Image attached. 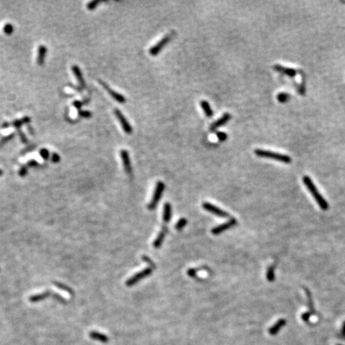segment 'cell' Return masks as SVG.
I'll list each match as a JSON object with an SVG mask.
<instances>
[{
	"label": "cell",
	"instance_id": "obj_1",
	"mask_svg": "<svg viewBox=\"0 0 345 345\" xmlns=\"http://www.w3.org/2000/svg\"><path fill=\"white\" fill-rule=\"evenodd\" d=\"M303 181L305 183V185L306 186V187L308 188V190L310 191V193H312V195L313 196L314 199L315 200V202H317V204L319 205V206L321 207L322 209L326 210L328 208V202H326L324 198L323 197L322 195L318 192L316 187L314 185V183L312 182V181L311 180V178L308 176H305L303 177Z\"/></svg>",
	"mask_w": 345,
	"mask_h": 345
},
{
	"label": "cell",
	"instance_id": "obj_2",
	"mask_svg": "<svg viewBox=\"0 0 345 345\" xmlns=\"http://www.w3.org/2000/svg\"><path fill=\"white\" fill-rule=\"evenodd\" d=\"M254 153H255L256 156L261 157V158H271V159H273L275 161L286 163V164H289V163L292 162V158L288 156V155H284V154H279V153H275L269 150H265V149H255Z\"/></svg>",
	"mask_w": 345,
	"mask_h": 345
},
{
	"label": "cell",
	"instance_id": "obj_3",
	"mask_svg": "<svg viewBox=\"0 0 345 345\" xmlns=\"http://www.w3.org/2000/svg\"><path fill=\"white\" fill-rule=\"evenodd\" d=\"M175 35V31H171L170 34L166 35L165 36L162 38L158 43H156L154 46H153L152 47L149 49V54L152 55V56H155L157 54H159L161 52V50L166 46L167 44L170 42L174 36Z\"/></svg>",
	"mask_w": 345,
	"mask_h": 345
},
{
	"label": "cell",
	"instance_id": "obj_4",
	"mask_svg": "<svg viewBox=\"0 0 345 345\" xmlns=\"http://www.w3.org/2000/svg\"><path fill=\"white\" fill-rule=\"evenodd\" d=\"M164 189H165V185L164 183L161 182V181H158L157 183L156 188H155V190H154V196H153L152 201L150 202V203L148 205V208L149 209H154L155 208V207L158 205V202L161 199V196H162V193L164 192Z\"/></svg>",
	"mask_w": 345,
	"mask_h": 345
},
{
	"label": "cell",
	"instance_id": "obj_5",
	"mask_svg": "<svg viewBox=\"0 0 345 345\" xmlns=\"http://www.w3.org/2000/svg\"><path fill=\"white\" fill-rule=\"evenodd\" d=\"M152 272V268H147L146 269H144L143 271L139 272L137 273H136L135 275H133V277H130L127 281H126V285L127 286H133L135 284H137L139 280H142V279L145 278V277L149 276Z\"/></svg>",
	"mask_w": 345,
	"mask_h": 345
},
{
	"label": "cell",
	"instance_id": "obj_6",
	"mask_svg": "<svg viewBox=\"0 0 345 345\" xmlns=\"http://www.w3.org/2000/svg\"><path fill=\"white\" fill-rule=\"evenodd\" d=\"M114 114H115V116L117 117V120L119 121L123 130H124L126 133H128V134L131 133L132 131H133L132 126H130L128 120L126 119V117L123 115L122 113H121L118 109H115V110H114Z\"/></svg>",
	"mask_w": 345,
	"mask_h": 345
},
{
	"label": "cell",
	"instance_id": "obj_7",
	"mask_svg": "<svg viewBox=\"0 0 345 345\" xmlns=\"http://www.w3.org/2000/svg\"><path fill=\"white\" fill-rule=\"evenodd\" d=\"M202 207L205 208V210H207L208 212L212 213L215 214V215L218 216V217H228L229 214L225 212V211L222 210L218 207L215 206V205H212V204L208 203V202H205L202 205Z\"/></svg>",
	"mask_w": 345,
	"mask_h": 345
},
{
	"label": "cell",
	"instance_id": "obj_8",
	"mask_svg": "<svg viewBox=\"0 0 345 345\" xmlns=\"http://www.w3.org/2000/svg\"><path fill=\"white\" fill-rule=\"evenodd\" d=\"M100 84L102 85V86H103L104 88H105V89L107 90V92H108L110 94H111V96L113 98H114V100H116L118 103H121V104H124L125 102H126V98H125L124 96H123L122 94H121L119 93H117V92L114 91V90H113L112 89H111L110 86H108V85L106 84L105 83H104V82H102V81H100Z\"/></svg>",
	"mask_w": 345,
	"mask_h": 345
},
{
	"label": "cell",
	"instance_id": "obj_9",
	"mask_svg": "<svg viewBox=\"0 0 345 345\" xmlns=\"http://www.w3.org/2000/svg\"><path fill=\"white\" fill-rule=\"evenodd\" d=\"M236 224H237V221H236L234 218H232V219H230L229 221L225 222L224 224H221V225H218L217 226V227H215V228L213 229L212 233L214 235H218L220 234V233L224 232L225 230L233 227L234 225H236Z\"/></svg>",
	"mask_w": 345,
	"mask_h": 345
},
{
	"label": "cell",
	"instance_id": "obj_10",
	"mask_svg": "<svg viewBox=\"0 0 345 345\" xmlns=\"http://www.w3.org/2000/svg\"><path fill=\"white\" fill-rule=\"evenodd\" d=\"M231 119V114H229V113H225V114H223L219 119H217V121H214L212 125L210 126V130L211 131H214V130H217V128H219L221 126H224V124L228 122L229 120Z\"/></svg>",
	"mask_w": 345,
	"mask_h": 345
},
{
	"label": "cell",
	"instance_id": "obj_11",
	"mask_svg": "<svg viewBox=\"0 0 345 345\" xmlns=\"http://www.w3.org/2000/svg\"><path fill=\"white\" fill-rule=\"evenodd\" d=\"M120 155H121V160H122L123 165H124V169L126 170V172L128 174H130L132 173V167H131V162H130V155H129L128 151L122 149V150L120 151Z\"/></svg>",
	"mask_w": 345,
	"mask_h": 345
},
{
	"label": "cell",
	"instance_id": "obj_12",
	"mask_svg": "<svg viewBox=\"0 0 345 345\" xmlns=\"http://www.w3.org/2000/svg\"><path fill=\"white\" fill-rule=\"evenodd\" d=\"M277 71L280 72V73H282V74H286V75L289 76V77H294L296 75V70L295 69L289 68V67H283V66L280 65H275L273 67Z\"/></svg>",
	"mask_w": 345,
	"mask_h": 345
},
{
	"label": "cell",
	"instance_id": "obj_13",
	"mask_svg": "<svg viewBox=\"0 0 345 345\" xmlns=\"http://www.w3.org/2000/svg\"><path fill=\"white\" fill-rule=\"evenodd\" d=\"M46 52H47V48L43 45H41L38 48V56H37V63L39 66H42L45 62L46 58Z\"/></svg>",
	"mask_w": 345,
	"mask_h": 345
},
{
	"label": "cell",
	"instance_id": "obj_14",
	"mask_svg": "<svg viewBox=\"0 0 345 345\" xmlns=\"http://www.w3.org/2000/svg\"><path fill=\"white\" fill-rule=\"evenodd\" d=\"M285 324H286V321L284 319L279 320V321H277L273 326H272L271 328H269L268 332H269V334L272 335V336H275V335H277V333L279 332V331H280V330L281 329L284 325H285Z\"/></svg>",
	"mask_w": 345,
	"mask_h": 345
},
{
	"label": "cell",
	"instance_id": "obj_15",
	"mask_svg": "<svg viewBox=\"0 0 345 345\" xmlns=\"http://www.w3.org/2000/svg\"><path fill=\"white\" fill-rule=\"evenodd\" d=\"M89 337L94 340H98V341L102 342V343H107L109 341V338L105 336V335L102 334V333H100L96 331H92L89 332Z\"/></svg>",
	"mask_w": 345,
	"mask_h": 345
},
{
	"label": "cell",
	"instance_id": "obj_16",
	"mask_svg": "<svg viewBox=\"0 0 345 345\" xmlns=\"http://www.w3.org/2000/svg\"><path fill=\"white\" fill-rule=\"evenodd\" d=\"M72 70H73V73H74V76H75V78H77V80L78 81L79 84L84 87V86H86V84H85V80L83 77V74H82V72H81L80 68H79L78 66H73V67H72Z\"/></svg>",
	"mask_w": 345,
	"mask_h": 345
},
{
	"label": "cell",
	"instance_id": "obj_17",
	"mask_svg": "<svg viewBox=\"0 0 345 345\" xmlns=\"http://www.w3.org/2000/svg\"><path fill=\"white\" fill-rule=\"evenodd\" d=\"M201 106H202V110H203V111L205 112V115H206L207 117H213V110L211 109L210 105H209V103H208L207 101H205V100H202V101H201Z\"/></svg>",
	"mask_w": 345,
	"mask_h": 345
},
{
	"label": "cell",
	"instance_id": "obj_18",
	"mask_svg": "<svg viewBox=\"0 0 345 345\" xmlns=\"http://www.w3.org/2000/svg\"><path fill=\"white\" fill-rule=\"evenodd\" d=\"M172 208L170 203H165L164 205V212H163V220L165 222H169L171 219Z\"/></svg>",
	"mask_w": 345,
	"mask_h": 345
},
{
	"label": "cell",
	"instance_id": "obj_19",
	"mask_svg": "<svg viewBox=\"0 0 345 345\" xmlns=\"http://www.w3.org/2000/svg\"><path fill=\"white\" fill-rule=\"evenodd\" d=\"M166 230L167 229L165 228V227H164L162 229V231L160 232V233L158 234V237L156 238V240H154V246L155 248H159L161 247V244H162L163 240H164V238H165V233H166Z\"/></svg>",
	"mask_w": 345,
	"mask_h": 345
},
{
	"label": "cell",
	"instance_id": "obj_20",
	"mask_svg": "<svg viewBox=\"0 0 345 345\" xmlns=\"http://www.w3.org/2000/svg\"><path fill=\"white\" fill-rule=\"evenodd\" d=\"M51 295H52V293H51V292H49V291L45 292V293H40V294L34 295V296H30V301H31V302L41 301V300H42V299H45V298L48 297L49 296H51Z\"/></svg>",
	"mask_w": 345,
	"mask_h": 345
},
{
	"label": "cell",
	"instance_id": "obj_21",
	"mask_svg": "<svg viewBox=\"0 0 345 345\" xmlns=\"http://www.w3.org/2000/svg\"><path fill=\"white\" fill-rule=\"evenodd\" d=\"M266 278L268 281L272 282L275 280V268L273 266H270L266 272Z\"/></svg>",
	"mask_w": 345,
	"mask_h": 345
},
{
	"label": "cell",
	"instance_id": "obj_22",
	"mask_svg": "<svg viewBox=\"0 0 345 345\" xmlns=\"http://www.w3.org/2000/svg\"><path fill=\"white\" fill-rule=\"evenodd\" d=\"M278 102L280 103H284V102H288L289 99H290V94L285 92H281V93H279L277 94V97Z\"/></svg>",
	"mask_w": 345,
	"mask_h": 345
},
{
	"label": "cell",
	"instance_id": "obj_23",
	"mask_svg": "<svg viewBox=\"0 0 345 345\" xmlns=\"http://www.w3.org/2000/svg\"><path fill=\"white\" fill-rule=\"evenodd\" d=\"M14 31V26L11 24V23H7L5 26H3V32L7 35H10L13 33Z\"/></svg>",
	"mask_w": 345,
	"mask_h": 345
},
{
	"label": "cell",
	"instance_id": "obj_24",
	"mask_svg": "<svg viewBox=\"0 0 345 345\" xmlns=\"http://www.w3.org/2000/svg\"><path fill=\"white\" fill-rule=\"evenodd\" d=\"M100 3H101V1H99V0H93V1H91V2L88 3L86 7H87L88 10L92 11V10H94V9L98 7V5Z\"/></svg>",
	"mask_w": 345,
	"mask_h": 345
},
{
	"label": "cell",
	"instance_id": "obj_25",
	"mask_svg": "<svg viewBox=\"0 0 345 345\" xmlns=\"http://www.w3.org/2000/svg\"><path fill=\"white\" fill-rule=\"evenodd\" d=\"M27 121H30V118H29L28 117H23V118H22V119L17 120V121H15L13 125H14L15 127L19 128V127H20L22 125L24 124V123H26V122H27Z\"/></svg>",
	"mask_w": 345,
	"mask_h": 345
},
{
	"label": "cell",
	"instance_id": "obj_26",
	"mask_svg": "<svg viewBox=\"0 0 345 345\" xmlns=\"http://www.w3.org/2000/svg\"><path fill=\"white\" fill-rule=\"evenodd\" d=\"M186 224H187V220L185 219V218H181V219L179 220L178 222H177V224H176V229H177V230L182 229L186 225Z\"/></svg>",
	"mask_w": 345,
	"mask_h": 345
},
{
	"label": "cell",
	"instance_id": "obj_27",
	"mask_svg": "<svg viewBox=\"0 0 345 345\" xmlns=\"http://www.w3.org/2000/svg\"><path fill=\"white\" fill-rule=\"evenodd\" d=\"M216 135H217V137L218 138V140L221 141V142H224V141H225L226 139L228 138V135H227L226 133H224V132H217Z\"/></svg>",
	"mask_w": 345,
	"mask_h": 345
},
{
	"label": "cell",
	"instance_id": "obj_28",
	"mask_svg": "<svg viewBox=\"0 0 345 345\" xmlns=\"http://www.w3.org/2000/svg\"><path fill=\"white\" fill-rule=\"evenodd\" d=\"M54 284H55V285H56L58 288H59L62 289V290H65V291L68 292L69 293H71V294H73V291H72L71 289H70V288L67 287L66 285H64V284H60V283H54Z\"/></svg>",
	"mask_w": 345,
	"mask_h": 345
},
{
	"label": "cell",
	"instance_id": "obj_29",
	"mask_svg": "<svg viewBox=\"0 0 345 345\" xmlns=\"http://www.w3.org/2000/svg\"><path fill=\"white\" fill-rule=\"evenodd\" d=\"M40 155H41V157H42V158H43V159L46 160L48 158H49V155H50L49 151H48L47 149H41V151H40Z\"/></svg>",
	"mask_w": 345,
	"mask_h": 345
},
{
	"label": "cell",
	"instance_id": "obj_30",
	"mask_svg": "<svg viewBox=\"0 0 345 345\" xmlns=\"http://www.w3.org/2000/svg\"><path fill=\"white\" fill-rule=\"evenodd\" d=\"M78 114L81 116V117H86V118L91 117V113L89 112V111H79Z\"/></svg>",
	"mask_w": 345,
	"mask_h": 345
},
{
	"label": "cell",
	"instance_id": "obj_31",
	"mask_svg": "<svg viewBox=\"0 0 345 345\" xmlns=\"http://www.w3.org/2000/svg\"><path fill=\"white\" fill-rule=\"evenodd\" d=\"M187 272H188V275H189V277H194L195 276H196L197 271L196 269H194V268H189V269L188 270Z\"/></svg>",
	"mask_w": 345,
	"mask_h": 345
},
{
	"label": "cell",
	"instance_id": "obj_32",
	"mask_svg": "<svg viewBox=\"0 0 345 345\" xmlns=\"http://www.w3.org/2000/svg\"><path fill=\"white\" fill-rule=\"evenodd\" d=\"M142 259H143V260H144V261H146V262H148V263H149V265H151V266H152V267H154V268H155V265H154V263H153V262H152V261H150V259H149V257H148V256H142Z\"/></svg>",
	"mask_w": 345,
	"mask_h": 345
},
{
	"label": "cell",
	"instance_id": "obj_33",
	"mask_svg": "<svg viewBox=\"0 0 345 345\" xmlns=\"http://www.w3.org/2000/svg\"><path fill=\"white\" fill-rule=\"evenodd\" d=\"M26 171H27V170H26V167H22L21 170H19V175L21 176V177H24V176L26 174Z\"/></svg>",
	"mask_w": 345,
	"mask_h": 345
},
{
	"label": "cell",
	"instance_id": "obj_34",
	"mask_svg": "<svg viewBox=\"0 0 345 345\" xmlns=\"http://www.w3.org/2000/svg\"><path fill=\"white\" fill-rule=\"evenodd\" d=\"M60 160V157L57 154H54L52 155V161L54 162H58Z\"/></svg>",
	"mask_w": 345,
	"mask_h": 345
},
{
	"label": "cell",
	"instance_id": "obj_35",
	"mask_svg": "<svg viewBox=\"0 0 345 345\" xmlns=\"http://www.w3.org/2000/svg\"><path fill=\"white\" fill-rule=\"evenodd\" d=\"M309 317H310V313H308V312L303 314V315H302V318H303V320L305 321H308V319H309Z\"/></svg>",
	"mask_w": 345,
	"mask_h": 345
},
{
	"label": "cell",
	"instance_id": "obj_36",
	"mask_svg": "<svg viewBox=\"0 0 345 345\" xmlns=\"http://www.w3.org/2000/svg\"><path fill=\"white\" fill-rule=\"evenodd\" d=\"M74 105L77 109H80V107L82 106V103L80 102H78V101H75V102H74Z\"/></svg>",
	"mask_w": 345,
	"mask_h": 345
},
{
	"label": "cell",
	"instance_id": "obj_37",
	"mask_svg": "<svg viewBox=\"0 0 345 345\" xmlns=\"http://www.w3.org/2000/svg\"><path fill=\"white\" fill-rule=\"evenodd\" d=\"M28 165H30V166H36V165H38V163L35 161H34V160H32V161H29Z\"/></svg>",
	"mask_w": 345,
	"mask_h": 345
},
{
	"label": "cell",
	"instance_id": "obj_38",
	"mask_svg": "<svg viewBox=\"0 0 345 345\" xmlns=\"http://www.w3.org/2000/svg\"><path fill=\"white\" fill-rule=\"evenodd\" d=\"M2 175H3V171L0 170V176H2Z\"/></svg>",
	"mask_w": 345,
	"mask_h": 345
}]
</instances>
